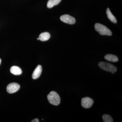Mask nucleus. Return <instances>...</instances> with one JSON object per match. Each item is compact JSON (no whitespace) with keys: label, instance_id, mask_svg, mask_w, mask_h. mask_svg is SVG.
<instances>
[{"label":"nucleus","instance_id":"obj_6","mask_svg":"<svg viewBox=\"0 0 122 122\" xmlns=\"http://www.w3.org/2000/svg\"><path fill=\"white\" fill-rule=\"evenodd\" d=\"M93 103L94 101L93 99L89 97L83 98L81 101V106L86 109L90 108Z\"/></svg>","mask_w":122,"mask_h":122},{"label":"nucleus","instance_id":"obj_5","mask_svg":"<svg viewBox=\"0 0 122 122\" xmlns=\"http://www.w3.org/2000/svg\"><path fill=\"white\" fill-rule=\"evenodd\" d=\"M20 85L17 83L13 82L10 83L7 87V92L9 93L12 94L17 92L20 89Z\"/></svg>","mask_w":122,"mask_h":122},{"label":"nucleus","instance_id":"obj_4","mask_svg":"<svg viewBox=\"0 0 122 122\" xmlns=\"http://www.w3.org/2000/svg\"><path fill=\"white\" fill-rule=\"evenodd\" d=\"M60 20L65 23L70 25L75 24L76 22L75 18L68 14H65L62 15L60 17Z\"/></svg>","mask_w":122,"mask_h":122},{"label":"nucleus","instance_id":"obj_9","mask_svg":"<svg viewBox=\"0 0 122 122\" xmlns=\"http://www.w3.org/2000/svg\"><path fill=\"white\" fill-rule=\"evenodd\" d=\"M50 35L49 33L45 32L41 34L38 38L39 40L41 41H44L49 40L50 38Z\"/></svg>","mask_w":122,"mask_h":122},{"label":"nucleus","instance_id":"obj_16","mask_svg":"<svg viewBox=\"0 0 122 122\" xmlns=\"http://www.w3.org/2000/svg\"><path fill=\"white\" fill-rule=\"evenodd\" d=\"M37 40H39V38H37Z\"/></svg>","mask_w":122,"mask_h":122},{"label":"nucleus","instance_id":"obj_13","mask_svg":"<svg viewBox=\"0 0 122 122\" xmlns=\"http://www.w3.org/2000/svg\"><path fill=\"white\" fill-rule=\"evenodd\" d=\"M103 122H113V119L111 116L107 114H105L102 116Z\"/></svg>","mask_w":122,"mask_h":122},{"label":"nucleus","instance_id":"obj_10","mask_svg":"<svg viewBox=\"0 0 122 122\" xmlns=\"http://www.w3.org/2000/svg\"><path fill=\"white\" fill-rule=\"evenodd\" d=\"M105 58L107 61L113 62H116L118 61V57L113 54H107L105 56Z\"/></svg>","mask_w":122,"mask_h":122},{"label":"nucleus","instance_id":"obj_14","mask_svg":"<svg viewBox=\"0 0 122 122\" xmlns=\"http://www.w3.org/2000/svg\"><path fill=\"white\" fill-rule=\"evenodd\" d=\"M32 122H39V120H38V119L35 118V119H33V120H32L31 121Z\"/></svg>","mask_w":122,"mask_h":122},{"label":"nucleus","instance_id":"obj_12","mask_svg":"<svg viewBox=\"0 0 122 122\" xmlns=\"http://www.w3.org/2000/svg\"><path fill=\"white\" fill-rule=\"evenodd\" d=\"M61 0H49L47 4L48 8H51L55 5L59 4Z\"/></svg>","mask_w":122,"mask_h":122},{"label":"nucleus","instance_id":"obj_2","mask_svg":"<svg viewBox=\"0 0 122 122\" xmlns=\"http://www.w3.org/2000/svg\"><path fill=\"white\" fill-rule=\"evenodd\" d=\"M95 28L96 31L98 32L100 35L108 36H111L112 35V32L111 30L102 24L96 23L95 25Z\"/></svg>","mask_w":122,"mask_h":122},{"label":"nucleus","instance_id":"obj_15","mask_svg":"<svg viewBox=\"0 0 122 122\" xmlns=\"http://www.w3.org/2000/svg\"><path fill=\"white\" fill-rule=\"evenodd\" d=\"M1 59L0 58V65L1 63Z\"/></svg>","mask_w":122,"mask_h":122},{"label":"nucleus","instance_id":"obj_7","mask_svg":"<svg viewBox=\"0 0 122 122\" xmlns=\"http://www.w3.org/2000/svg\"><path fill=\"white\" fill-rule=\"evenodd\" d=\"M42 71V66L40 65H39L37 66L36 68L33 72L32 75L33 79H36L38 78L41 76Z\"/></svg>","mask_w":122,"mask_h":122},{"label":"nucleus","instance_id":"obj_8","mask_svg":"<svg viewBox=\"0 0 122 122\" xmlns=\"http://www.w3.org/2000/svg\"><path fill=\"white\" fill-rule=\"evenodd\" d=\"M10 72L14 75H18L21 74L22 73L21 69L16 66H13L10 68Z\"/></svg>","mask_w":122,"mask_h":122},{"label":"nucleus","instance_id":"obj_1","mask_svg":"<svg viewBox=\"0 0 122 122\" xmlns=\"http://www.w3.org/2000/svg\"><path fill=\"white\" fill-rule=\"evenodd\" d=\"M47 98L49 102L55 106H58L61 102L60 96L55 91L51 92L47 96Z\"/></svg>","mask_w":122,"mask_h":122},{"label":"nucleus","instance_id":"obj_11","mask_svg":"<svg viewBox=\"0 0 122 122\" xmlns=\"http://www.w3.org/2000/svg\"><path fill=\"white\" fill-rule=\"evenodd\" d=\"M106 13L107 16L109 20H110L112 22H113L114 23H117V21L116 18L112 13L109 8H107V9Z\"/></svg>","mask_w":122,"mask_h":122},{"label":"nucleus","instance_id":"obj_3","mask_svg":"<svg viewBox=\"0 0 122 122\" xmlns=\"http://www.w3.org/2000/svg\"><path fill=\"white\" fill-rule=\"evenodd\" d=\"M98 65L102 69L111 72L112 74H114L117 70V68L113 65L105 62H100L99 63Z\"/></svg>","mask_w":122,"mask_h":122}]
</instances>
